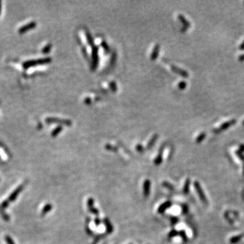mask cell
<instances>
[{
    "label": "cell",
    "instance_id": "1",
    "mask_svg": "<svg viewBox=\"0 0 244 244\" xmlns=\"http://www.w3.org/2000/svg\"><path fill=\"white\" fill-rule=\"evenodd\" d=\"M52 61L51 57H45L41 58V59H38L36 60H27V61L24 62L22 63V67L24 69H29L30 67H35L37 65H43V64H47L49 63Z\"/></svg>",
    "mask_w": 244,
    "mask_h": 244
},
{
    "label": "cell",
    "instance_id": "2",
    "mask_svg": "<svg viewBox=\"0 0 244 244\" xmlns=\"http://www.w3.org/2000/svg\"><path fill=\"white\" fill-rule=\"evenodd\" d=\"M99 47L98 46H94L92 47V62H91V69L92 71H94L98 67L99 65Z\"/></svg>",
    "mask_w": 244,
    "mask_h": 244
},
{
    "label": "cell",
    "instance_id": "3",
    "mask_svg": "<svg viewBox=\"0 0 244 244\" xmlns=\"http://www.w3.org/2000/svg\"><path fill=\"white\" fill-rule=\"evenodd\" d=\"M46 123H58L60 124H63L67 125V126H71L72 122L69 119H62V118L59 117H50L46 118Z\"/></svg>",
    "mask_w": 244,
    "mask_h": 244
},
{
    "label": "cell",
    "instance_id": "4",
    "mask_svg": "<svg viewBox=\"0 0 244 244\" xmlns=\"http://www.w3.org/2000/svg\"><path fill=\"white\" fill-rule=\"evenodd\" d=\"M194 187L195 188L196 192H197L199 197H200L202 203H204V204H208V199L205 197V193L203 192L202 188L201 187L200 182H199L198 181H195L194 182Z\"/></svg>",
    "mask_w": 244,
    "mask_h": 244
},
{
    "label": "cell",
    "instance_id": "5",
    "mask_svg": "<svg viewBox=\"0 0 244 244\" xmlns=\"http://www.w3.org/2000/svg\"><path fill=\"white\" fill-rule=\"evenodd\" d=\"M236 119H231L230 121H228V122H226L222 124V125H220V126L218 128H216V129H214L213 130V132L216 133V134H218V133H220L223 130H225L226 129H227V128H230L231 126H232L233 125H234L236 123Z\"/></svg>",
    "mask_w": 244,
    "mask_h": 244
},
{
    "label": "cell",
    "instance_id": "6",
    "mask_svg": "<svg viewBox=\"0 0 244 244\" xmlns=\"http://www.w3.org/2000/svg\"><path fill=\"white\" fill-rule=\"evenodd\" d=\"M26 183L27 182H24V183H22V184L20 185L19 187L16 188V189H15L13 192H12V194L9 196L8 199H7V200H8L10 202H14V201L16 200L17 197H18V195H19V193H21L22 190H23V188H24Z\"/></svg>",
    "mask_w": 244,
    "mask_h": 244
},
{
    "label": "cell",
    "instance_id": "7",
    "mask_svg": "<svg viewBox=\"0 0 244 244\" xmlns=\"http://www.w3.org/2000/svg\"><path fill=\"white\" fill-rule=\"evenodd\" d=\"M37 26V22L36 21H31L29 23L25 24L23 26H22L19 29V33H24L29 30L34 29Z\"/></svg>",
    "mask_w": 244,
    "mask_h": 244
},
{
    "label": "cell",
    "instance_id": "8",
    "mask_svg": "<svg viewBox=\"0 0 244 244\" xmlns=\"http://www.w3.org/2000/svg\"><path fill=\"white\" fill-rule=\"evenodd\" d=\"M165 149V145H162V147H160V149L159 150V153L158 155L156 156L155 159H154V164L155 165H159L162 163L163 162V151H164Z\"/></svg>",
    "mask_w": 244,
    "mask_h": 244
},
{
    "label": "cell",
    "instance_id": "9",
    "mask_svg": "<svg viewBox=\"0 0 244 244\" xmlns=\"http://www.w3.org/2000/svg\"><path fill=\"white\" fill-rule=\"evenodd\" d=\"M171 69H172V71L174 72H175L176 73L181 75V76L183 77L187 78V77H188V73L187 71H185V69H181V68L176 66V65H171Z\"/></svg>",
    "mask_w": 244,
    "mask_h": 244
},
{
    "label": "cell",
    "instance_id": "10",
    "mask_svg": "<svg viewBox=\"0 0 244 244\" xmlns=\"http://www.w3.org/2000/svg\"><path fill=\"white\" fill-rule=\"evenodd\" d=\"M172 205V203L170 201H166L162 204H161L157 209V212L159 214H163L168 209L170 208Z\"/></svg>",
    "mask_w": 244,
    "mask_h": 244
},
{
    "label": "cell",
    "instance_id": "11",
    "mask_svg": "<svg viewBox=\"0 0 244 244\" xmlns=\"http://www.w3.org/2000/svg\"><path fill=\"white\" fill-rule=\"evenodd\" d=\"M151 181L149 179H146L143 183V195L145 198H147L150 194Z\"/></svg>",
    "mask_w": 244,
    "mask_h": 244
},
{
    "label": "cell",
    "instance_id": "12",
    "mask_svg": "<svg viewBox=\"0 0 244 244\" xmlns=\"http://www.w3.org/2000/svg\"><path fill=\"white\" fill-rule=\"evenodd\" d=\"M103 223H104L105 227H106L107 234H111L114 231V228H113V226L112 223L111 222L110 220L108 218H105L103 219Z\"/></svg>",
    "mask_w": 244,
    "mask_h": 244
},
{
    "label": "cell",
    "instance_id": "13",
    "mask_svg": "<svg viewBox=\"0 0 244 244\" xmlns=\"http://www.w3.org/2000/svg\"><path fill=\"white\" fill-rule=\"evenodd\" d=\"M159 49H160V46L159 44H155V46L153 47V50L151 52V60H155L159 56Z\"/></svg>",
    "mask_w": 244,
    "mask_h": 244
},
{
    "label": "cell",
    "instance_id": "14",
    "mask_svg": "<svg viewBox=\"0 0 244 244\" xmlns=\"http://www.w3.org/2000/svg\"><path fill=\"white\" fill-rule=\"evenodd\" d=\"M85 37H86V39L88 41V44L92 47L94 46V39H93L91 33H90V32L89 31V30L88 29H85Z\"/></svg>",
    "mask_w": 244,
    "mask_h": 244
},
{
    "label": "cell",
    "instance_id": "15",
    "mask_svg": "<svg viewBox=\"0 0 244 244\" xmlns=\"http://www.w3.org/2000/svg\"><path fill=\"white\" fill-rule=\"evenodd\" d=\"M158 137H159V136H158V134H154L153 136L151 137V139L149 140V141L148 142V143H147V149H151L153 147V146H154L155 143L156 142L157 140L158 139Z\"/></svg>",
    "mask_w": 244,
    "mask_h": 244
},
{
    "label": "cell",
    "instance_id": "16",
    "mask_svg": "<svg viewBox=\"0 0 244 244\" xmlns=\"http://www.w3.org/2000/svg\"><path fill=\"white\" fill-rule=\"evenodd\" d=\"M190 185H191V179L190 178H187V179L185 180L184 187H183V189H182L183 193H184L185 195H187L188 193H189Z\"/></svg>",
    "mask_w": 244,
    "mask_h": 244
},
{
    "label": "cell",
    "instance_id": "17",
    "mask_svg": "<svg viewBox=\"0 0 244 244\" xmlns=\"http://www.w3.org/2000/svg\"><path fill=\"white\" fill-rule=\"evenodd\" d=\"M178 19H179L181 22H182V23L184 24V26L185 27H186V28H188V27L191 26V22L188 21L182 14H178Z\"/></svg>",
    "mask_w": 244,
    "mask_h": 244
},
{
    "label": "cell",
    "instance_id": "18",
    "mask_svg": "<svg viewBox=\"0 0 244 244\" xmlns=\"http://www.w3.org/2000/svg\"><path fill=\"white\" fill-rule=\"evenodd\" d=\"M52 205L51 203H47L46 205L44 206V208H43L42 210V216H44L46 215V214H47L48 212H50V211L52 210Z\"/></svg>",
    "mask_w": 244,
    "mask_h": 244
},
{
    "label": "cell",
    "instance_id": "19",
    "mask_svg": "<svg viewBox=\"0 0 244 244\" xmlns=\"http://www.w3.org/2000/svg\"><path fill=\"white\" fill-rule=\"evenodd\" d=\"M62 125H58L56 128H55L54 129L52 130V132H51V135L52 137H56L58 136V134H59L60 132H62Z\"/></svg>",
    "mask_w": 244,
    "mask_h": 244
},
{
    "label": "cell",
    "instance_id": "20",
    "mask_svg": "<svg viewBox=\"0 0 244 244\" xmlns=\"http://www.w3.org/2000/svg\"><path fill=\"white\" fill-rule=\"evenodd\" d=\"M162 186H163V187H164L165 188H167V189L170 190L171 191H174V189H175V188L173 186V185L171 184L170 182H168V181H164V182H163Z\"/></svg>",
    "mask_w": 244,
    "mask_h": 244
},
{
    "label": "cell",
    "instance_id": "21",
    "mask_svg": "<svg viewBox=\"0 0 244 244\" xmlns=\"http://www.w3.org/2000/svg\"><path fill=\"white\" fill-rule=\"evenodd\" d=\"M105 148L108 151H114V152L118 151V147H115V146H113L111 144H109V143H107V144L105 145Z\"/></svg>",
    "mask_w": 244,
    "mask_h": 244
},
{
    "label": "cell",
    "instance_id": "22",
    "mask_svg": "<svg viewBox=\"0 0 244 244\" xmlns=\"http://www.w3.org/2000/svg\"><path fill=\"white\" fill-rule=\"evenodd\" d=\"M52 46V45L51 43H49V44H47L44 47H43V48L42 49V52L44 54L48 53V52H50V50H51Z\"/></svg>",
    "mask_w": 244,
    "mask_h": 244
},
{
    "label": "cell",
    "instance_id": "23",
    "mask_svg": "<svg viewBox=\"0 0 244 244\" xmlns=\"http://www.w3.org/2000/svg\"><path fill=\"white\" fill-rule=\"evenodd\" d=\"M241 238H242V235H236V236H234V237H231V239L230 240V242L231 243H237V242H239L241 240Z\"/></svg>",
    "mask_w": 244,
    "mask_h": 244
},
{
    "label": "cell",
    "instance_id": "24",
    "mask_svg": "<svg viewBox=\"0 0 244 244\" xmlns=\"http://www.w3.org/2000/svg\"><path fill=\"white\" fill-rule=\"evenodd\" d=\"M205 132H202L201 134H199L198 136L196 138V142L197 143H201L203 140L205 139Z\"/></svg>",
    "mask_w": 244,
    "mask_h": 244
},
{
    "label": "cell",
    "instance_id": "25",
    "mask_svg": "<svg viewBox=\"0 0 244 244\" xmlns=\"http://www.w3.org/2000/svg\"><path fill=\"white\" fill-rule=\"evenodd\" d=\"M105 237V235H103V234L98 235L97 236H96L95 238L94 239V241H92V243L91 244H98L99 243V241Z\"/></svg>",
    "mask_w": 244,
    "mask_h": 244
},
{
    "label": "cell",
    "instance_id": "26",
    "mask_svg": "<svg viewBox=\"0 0 244 244\" xmlns=\"http://www.w3.org/2000/svg\"><path fill=\"white\" fill-rule=\"evenodd\" d=\"M178 235H179V231H177L175 229H172L169 233H168V237L169 239H172L173 237H177Z\"/></svg>",
    "mask_w": 244,
    "mask_h": 244
},
{
    "label": "cell",
    "instance_id": "27",
    "mask_svg": "<svg viewBox=\"0 0 244 244\" xmlns=\"http://www.w3.org/2000/svg\"><path fill=\"white\" fill-rule=\"evenodd\" d=\"M101 46L103 47V49L105 50V51L106 52H110V46H109V44L105 41V40H102L101 42Z\"/></svg>",
    "mask_w": 244,
    "mask_h": 244
},
{
    "label": "cell",
    "instance_id": "28",
    "mask_svg": "<svg viewBox=\"0 0 244 244\" xmlns=\"http://www.w3.org/2000/svg\"><path fill=\"white\" fill-rule=\"evenodd\" d=\"M109 85V88H110V89L113 92H115L117 91V85L116 82H115V81H111V82H110Z\"/></svg>",
    "mask_w": 244,
    "mask_h": 244
},
{
    "label": "cell",
    "instance_id": "29",
    "mask_svg": "<svg viewBox=\"0 0 244 244\" xmlns=\"http://www.w3.org/2000/svg\"><path fill=\"white\" fill-rule=\"evenodd\" d=\"M0 214H1V217L3 218V219L5 220H10V216L4 212V210L1 207H0Z\"/></svg>",
    "mask_w": 244,
    "mask_h": 244
},
{
    "label": "cell",
    "instance_id": "30",
    "mask_svg": "<svg viewBox=\"0 0 244 244\" xmlns=\"http://www.w3.org/2000/svg\"><path fill=\"white\" fill-rule=\"evenodd\" d=\"M179 221H180L179 218H177V216H172V217L170 218V222L172 226H175L178 223Z\"/></svg>",
    "mask_w": 244,
    "mask_h": 244
},
{
    "label": "cell",
    "instance_id": "31",
    "mask_svg": "<svg viewBox=\"0 0 244 244\" xmlns=\"http://www.w3.org/2000/svg\"><path fill=\"white\" fill-rule=\"evenodd\" d=\"M94 200L92 197H90L87 200V205L88 208H90L94 207Z\"/></svg>",
    "mask_w": 244,
    "mask_h": 244
},
{
    "label": "cell",
    "instance_id": "32",
    "mask_svg": "<svg viewBox=\"0 0 244 244\" xmlns=\"http://www.w3.org/2000/svg\"><path fill=\"white\" fill-rule=\"evenodd\" d=\"M88 211L89 212L92 214H94V215H99V210H98L97 208H96L94 206L92 208H88Z\"/></svg>",
    "mask_w": 244,
    "mask_h": 244
},
{
    "label": "cell",
    "instance_id": "33",
    "mask_svg": "<svg viewBox=\"0 0 244 244\" xmlns=\"http://www.w3.org/2000/svg\"><path fill=\"white\" fill-rule=\"evenodd\" d=\"M180 237L182 239V240L184 241H186L187 240V234H186V232L185 231H179V235Z\"/></svg>",
    "mask_w": 244,
    "mask_h": 244
},
{
    "label": "cell",
    "instance_id": "34",
    "mask_svg": "<svg viewBox=\"0 0 244 244\" xmlns=\"http://www.w3.org/2000/svg\"><path fill=\"white\" fill-rule=\"evenodd\" d=\"M85 232H86L87 235L91 236V237L94 235V231L89 227V225H86V226H85Z\"/></svg>",
    "mask_w": 244,
    "mask_h": 244
},
{
    "label": "cell",
    "instance_id": "35",
    "mask_svg": "<svg viewBox=\"0 0 244 244\" xmlns=\"http://www.w3.org/2000/svg\"><path fill=\"white\" fill-rule=\"evenodd\" d=\"M187 83H186V82L182 81L178 83V87L180 90H184L186 88V87H187Z\"/></svg>",
    "mask_w": 244,
    "mask_h": 244
},
{
    "label": "cell",
    "instance_id": "36",
    "mask_svg": "<svg viewBox=\"0 0 244 244\" xmlns=\"http://www.w3.org/2000/svg\"><path fill=\"white\" fill-rule=\"evenodd\" d=\"M136 149L139 153H144L145 151V148L141 144H138L136 145Z\"/></svg>",
    "mask_w": 244,
    "mask_h": 244
},
{
    "label": "cell",
    "instance_id": "37",
    "mask_svg": "<svg viewBox=\"0 0 244 244\" xmlns=\"http://www.w3.org/2000/svg\"><path fill=\"white\" fill-rule=\"evenodd\" d=\"M188 212V205L185 203V204H182V214L186 215Z\"/></svg>",
    "mask_w": 244,
    "mask_h": 244
},
{
    "label": "cell",
    "instance_id": "38",
    "mask_svg": "<svg viewBox=\"0 0 244 244\" xmlns=\"http://www.w3.org/2000/svg\"><path fill=\"white\" fill-rule=\"evenodd\" d=\"M5 240H6V241L7 244H15L13 240H12V237H10L9 235L5 236Z\"/></svg>",
    "mask_w": 244,
    "mask_h": 244
},
{
    "label": "cell",
    "instance_id": "39",
    "mask_svg": "<svg viewBox=\"0 0 244 244\" xmlns=\"http://www.w3.org/2000/svg\"><path fill=\"white\" fill-rule=\"evenodd\" d=\"M235 153H236V155H237V157L240 158L241 160L244 161V155L242 152L240 151V150H237L235 151Z\"/></svg>",
    "mask_w": 244,
    "mask_h": 244
},
{
    "label": "cell",
    "instance_id": "40",
    "mask_svg": "<svg viewBox=\"0 0 244 244\" xmlns=\"http://www.w3.org/2000/svg\"><path fill=\"white\" fill-rule=\"evenodd\" d=\"M9 203H10V202L8 200H5V201H4L3 202L1 203V206H0V207L3 209V210H4V209H6V208H7V207H8Z\"/></svg>",
    "mask_w": 244,
    "mask_h": 244
},
{
    "label": "cell",
    "instance_id": "41",
    "mask_svg": "<svg viewBox=\"0 0 244 244\" xmlns=\"http://www.w3.org/2000/svg\"><path fill=\"white\" fill-rule=\"evenodd\" d=\"M116 56H117L116 53H115V52H113V53L112 54L111 58V64L114 63V62H115V60H116Z\"/></svg>",
    "mask_w": 244,
    "mask_h": 244
},
{
    "label": "cell",
    "instance_id": "42",
    "mask_svg": "<svg viewBox=\"0 0 244 244\" xmlns=\"http://www.w3.org/2000/svg\"><path fill=\"white\" fill-rule=\"evenodd\" d=\"M94 224L96 226H99L101 224V220H100L99 217H96L94 219Z\"/></svg>",
    "mask_w": 244,
    "mask_h": 244
},
{
    "label": "cell",
    "instance_id": "43",
    "mask_svg": "<svg viewBox=\"0 0 244 244\" xmlns=\"http://www.w3.org/2000/svg\"><path fill=\"white\" fill-rule=\"evenodd\" d=\"M82 51H83V54H84V56H85V58H86V59H89V56H88V51H87V49L85 48V46L83 47Z\"/></svg>",
    "mask_w": 244,
    "mask_h": 244
},
{
    "label": "cell",
    "instance_id": "44",
    "mask_svg": "<svg viewBox=\"0 0 244 244\" xmlns=\"http://www.w3.org/2000/svg\"><path fill=\"white\" fill-rule=\"evenodd\" d=\"M84 102L86 105H90V104H91V102H92V100L90 97H86L84 99Z\"/></svg>",
    "mask_w": 244,
    "mask_h": 244
},
{
    "label": "cell",
    "instance_id": "45",
    "mask_svg": "<svg viewBox=\"0 0 244 244\" xmlns=\"http://www.w3.org/2000/svg\"><path fill=\"white\" fill-rule=\"evenodd\" d=\"M240 151L241 152H244V145H240Z\"/></svg>",
    "mask_w": 244,
    "mask_h": 244
},
{
    "label": "cell",
    "instance_id": "46",
    "mask_svg": "<svg viewBox=\"0 0 244 244\" xmlns=\"http://www.w3.org/2000/svg\"><path fill=\"white\" fill-rule=\"evenodd\" d=\"M239 60H240V61H244V54H242L239 56Z\"/></svg>",
    "mask_w": 244,
    "mask_h": 244
},
{
    "label": "cell",
    "instance_id": "47",
    "mask_svg": "<svg viewBox=\"0 0 244 244\" xmlns=\"http://www.w3.org/2000/svg\"><path fill=\"white\" fill-rule=\"evenodd\" d=\"M240 49L241 50H244V40H243V42L241 43V45L240 46Z\"/></svg>",
    "mask_w": 244,
    "mask_h": 244
},
{
    "label": "cell",
    "instance_id": "48",
    "mask_svg": "<svg viewBox=\"0 0 244 244\" xmlns=\"http://www.w3.org/2000/svg\"><path fill=\"white\" fill-rule=\"evenodd\" d=\"M1 1L0 0V14H1Z\"/></svg>",
    "mask_w": 244,
    "mask_h": 244
},
{
    "label": "cell",
    "instance_id": "49",
    "mask_svg": "<svg viewBox=\"0 0 244 244\" xmlns=\"http://www.w3.org/2000/svg\"><path fill=\"white\" fill-rule=\"evenodd\" d=\"M100 97H95V100H100Z\"/></svg>",
    "mask_w": 244,
    "mask_h": 244
},
{
    "label": "cell",
    "instance_id": "50",
    "mask_svg": "<svg viewBox=\"0 0 244 244\" xmlns=\"http://www.w3.org/2000/svg\"><path fill=\"white\" fill-rule=\"evenodd\" d=\"M243 175H244V165H243Z\"/></svg>",
    "mask_w": 244,
    "mask_h": 244
},
{
    "label": "cell",
    "instance_id": "51",
    "mask_svg": "<svg viewBox=\"0 0 244 244\" xmlns=\"http://www.w3.org/2000/svg\"><path fill=\"white\" fill-rule=\"evenodd\" d=\"M243 124L244 125V120H243Z\"/></svg>",
    "mask_w": 244,
    "mask_h": 244
},
{
    "label": "cell",
    "instance_id": "52",
    "mask_svg": "<svg viewBox=\"0 0 244 244\" xmlns=\"http://www.w3.org/2000/svg\"><path fill=\"white\" fill-rule=\"evenodd\" d=\"M129 244H133V243H129Z\"/></svg>",
    "mask_w": 244,
    "mask_h": 244
},
{
    "label": "cell",
    "instance_id": "53",
    "mask_svg": "<svg viewBox=\"0 0 244 244\" xmlns=\"http://www.w3.org/2000/svg\"><path fill=\"white\" fill-rule=\"evenodd\" d=\"M243 3H244V2H243Z\"/></svg>",
    "mask_w": 244,
    "mask_h": 244
}]
</instances>
